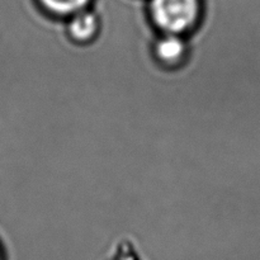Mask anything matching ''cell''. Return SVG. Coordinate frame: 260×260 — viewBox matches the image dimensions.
Wrapping results in <instances>:
<instances>
[{
    "label": "cell",
    "mask_w": 260,
    "mask_h": 260,
    "mask_svg": "<svg viewBox=\"0 0 260 260\" xmlns=\"http://www.w3.org/2000/svg\"><path fill=\"white\" fill-rule=\"evenodd\" d=\"M37 3L43 12L60 19H68L91 5V0H37Z\"/></svg>",
    "instance_id": "obj_4"
},
{
    "label": "cell",
    "mask_w": 260,
    "mask_h": 260,
    "mask_svg": "<svg viewBox=\"0 0 260 260\" xmlns=\"http://www.w3.org/2000/svg\"><path fill=\"white\" fill-rule=\"evenodd\" d=\"M0 260H4V253H3L2 246H0Z\"/></svg>",
    "instance_id": "obj_5"
},
{
    "label": "cell",
    "mask_w": 260,
    "mask_h": 260,
    "mask_svg": "<svg viewBox=\"0 0 260 260\" xmlns=\"http://www.w3.org/2000/svg\"><path fill=\"white\" fill-rule=\"evenodd\" d=\"M66 35L78 45H89L96 40L101 32V19L93 9H85L68 18L65 22Z\"/></svg>",
    "instance_id": "obj_3"
},
{
    "label": "cell",
    "mask_w": 260,
    "mask_h": 260,
    "mask_svg": "<svg viewBox=\"0 0 260 260\" xmlns=\"http://www.w3.org/2000/svg\"><path fill=\"white\" fill-rule=\"evenodd\" d=\"M147 12L160 33L190 35L202 17L201 0H149Z\"/></svg>",
    "instance_id": "obj_1"
},
{
    "label": "cell",
    "mask_w": 260,
    "mask_h": 260,
    "mask_svg": "<svg viewBox=\"0 0 260 260\" xmlns=\"http://www.w3.org/2000/svg\"><path fill=\"white\" fill-rule=\"evenodd\" d=\"M152 51L159 65L167 69H177L187 61L189 43L184 36L161 33L155 40Z\"/></svg>",
    "instance_id": "obj_2"
}]
</instances>
